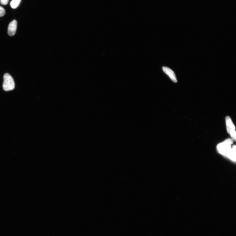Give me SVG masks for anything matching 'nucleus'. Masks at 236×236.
Segmentation results:
<instances>
[{
	"label": "nucleus",
	"instance_id": "2",
	"mask_svg": "<svg viewBox=\"0 0 236 236\" xmlns=\"http://www.w3.org/2000/svg\"><path fill=\"white\" fill-rule=\"evenodd\" d=\"M3 90L6 91H10L14 89L15 83L12 77L8 73H6L3 76Z\"/></svg>",
	"mask_w": 236,
	"mask_h": 236
},
{
	"label": "nucleus",
	"instance_id": "4",
	"mask_svg": "<svg viewBox=\"0 0 236 236\" xmlns=\"http://www.w3.org/2000/svg\"><path fill=\"white\" fill-rule=\"evenodd\" d=\"M162 69L164 72L168 75L171 80L174 83H177V79L175 74L173 71L170 69V68L166 67H163Z\"/></svg>",
	"mask_w": 236,
	"mask_h": 236
},
{
	"label": "nucleus",
	"instance_id": "1",
	"mask_svg": "<svg viewBox=\"0 0 236 236\" xmlns=\"http://www.w3.org/2000/svg\"><path fill=\"white\" fill-rule=\"evenodd\" d=\"M233 143L232 139H228L223 142L220 144L217 145V147L218 152L221 154L226 156L232 149L231 145Z\"/></svg>",
	"mask_w": 236,
	"mask_h": 236
},
{
	"label": "nucleus",
	"instance_id": "3",
	"mask_svg": "<svg viewBox=\"0 0 236 236\" xmlns=\"http://www.w3.org/2000/svg\"><path fill=\"white\" fill-rule=\"evenodd\" d=\"M17 26V22L16 20H14L10 22L9 25L8 33L9 36H14L16 32Z\"/></svg>",
	"mask_w": 236,
	"mask_h": 236
},
{
	"label": "nucleus",
	"instance_id": "6",
	"mask_svg": "<svg viewBox=\"0 0 236 236\" xmlns=\"http://www.w3.org/2000/svg\"><path fill=\"white\" fill-rule=\"evenodd\" d=\"M228 158L234 161L236 160V146L234 145L232 147L230 151L226 156Z\"/></svg>",
	"mask_w": 236,
	"mask_h": 236
},
{
	"label": "nucleus",
	"instance_id": "7",
	"mask_svg": "<svg viewBox=\"0 0 236 236\" xmlns=\"http://www.w3.org/2000/svg\"><path fill=\"white\" fill-rule=\"evenodd\" d=\"M21 0H13L10 3V5L13 9L16 8L19 4Z\"/></svg>",
	"mask_w": 236,
	"mask_h": 236
},
{
	"label": "nucleus",
	"instance_id": "8",
	"mask_svg": "<svg viewBox=\"0 0 236 236\" xmlns=\"http://www.w3.org/2000/svg\"><path fill=\"white\" fill-rule=\"evenodd\" d=\"M5 13V11L4 9L1 6H0V17L4 16Z\"/></svg>",
	"mask_w": 236,
	"mask_h": 236
},
{
	"label": "nucleus",
	"instance_id": "5",
	"mask_svg": "<svg viewBox=\"0 0 236 236\" xmlns=\"http://www.w3.org/2000/svg\"><path fill=\"white\" fill-rule=\"evenodd\" d=\"M226 121L227 131L229 134L231 132L235 130V126L233 122H232L231 118L229 116H227L226 118Z\"/></svg>",
	"mask_w": 236,
	"mask_h": 236
},
{
	"label": "nucleus",
	"instance_id": "9",
	"mask_svg": "<svg viewBox=\"0 0 236 236\" xmlns=\"http://www.w3.org/2000/svg\"><path fill=\"white\" fill-rule=\"evenodd\" d=\"M9 0H1L0 2H1V3L2 5H6L7 4Z\"/></svg>",
	"mask_w": 236,
	"mask_h": 236
}]
</instances>
